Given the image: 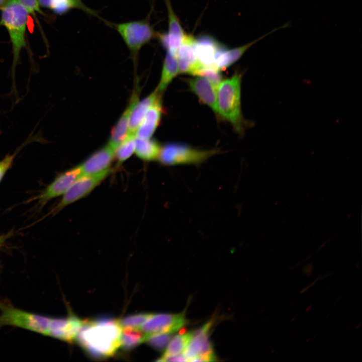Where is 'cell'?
Returning <instances> with one entry per match:
<instances>
[{
    "instance_id": "20",
    "label": "cell",
    "mask_w": 362,
    "mask_h": 362,
    "mask_svg": "<svg viewBox=\"0 0 362 362\" xmlns=\"http://www.w3.org/2000/svg\"><path fill=\"white\" fill-rule=\"evenodd\" d=\"M161 98V93L155 89L148 96L138 101L130 116L128 134H135L136 132L150 107Z\"/></svg>"
},
{
    "instance_id": "25",
    "label": "cell",
    "mask_w": 362,
    "mask_h": 362,
    "mask_svg": "<svg viewBox=\"0 0 362 362\" xmlns=\"http://www.w3.org/2000/svg\"><path fill=\"white\" fill-rule=\"evenodd\" d=\"M144 340V335L138 328H123L120 347L124 350H132Z\"/></svg>"
},
{
    "instance_id": "15",
    "label": "cell",
    "mask_w": 362,
    "mask_h": 362,
    "mask_svg": "<svg viewBox=\"0 0 362 362\" xmlns=\"http://www.w3.org/2000/svg\"><path fill=\"white\" fill-rule=\"evenodd\" d=\"M195 39L186 34L176 52L178 72L197 75L203 65L196 56L194 44Z\"/></svg>"
},
{
    "instance_id": "32",
    "label": "cell",
    "mask_w": 362,
    "mask_h": 362,
    "mask_svg": "<svg viewBox=\"0 0 362 362\" xmlns=\"http://www.w3.org/2000/svg\"><path fill=\"white\" fill-rule=\"evenodd\" d=\"M40 5L49 8L50 0H38Z\"/></svg>"
},
{
    "instance_id": "5",
    "label": "cell",
    "mask_w": 362,
    "mask_h": 362,
    "mask_svg": "<svg viewBox=\"0 0 362 362\" xmlns=\"http://www.w3.org/2000/svg\"><path fill=\"white\" fill-rule=\"evenodd\" d=\"M108 24L119 34L134 60L141 48L157 38L158 34L148 19L117 24L108 22Z\"/></svg>"
},
{
    "instance_id": "34",
    "label": "cell",
    "mask_w": 362,
    "mask_h": 362,
    "mask_svg": "<svg viewBox=\"0 0 362 362\" xmlns=\"http://www.w3.org/2000/svg\"><path fill=\"white\" fill-rule=\"evenodd\" d=\"M5 0H0V5L3 4Z\"/></svg>"
},
{
    "instance_id": "14",
    "label": "cell",
    "mask_w": 362,
    "mask_h": 362,
    "mask_svg": "<svg viewBox=\"0 0 362 362\" xmlns=\"http://www.w3.org/2000/svg\"><path fill=\"white\" fill-rule=\"evenodd\" d=\"M82 322L72 314L65 318H52L48 336L72 342L75 340Z\"/></svg>"
},
{
    "instance_id": "8",
    "label": "cell",
    "mask_w": 362,
    "mask_h": 362,
    "mask_svg": "<svg viewBox=\"0 0 362 362\" xmlns=\"http://www.w3.org/2000/svg\"><path fill=\"white\" fill-rule=\"evenodd\" d=\"M212 321H209L193 333V337L183 353L186 361H213L215 357L209 341V331Z\"/></svg>"
},
{
    "instance_id": "18",
    "label": "cell",
    "mask_w": 362,
    "mask_h": 362,
    "mask_svg": "<svg viewBox=\"0 0 362 362\" xmlns=\"http://www.w3.org/2000/svg\"><path fill=\"white\" fill-rule=\"evenodd\" d=\"M162 106L160 99L146 112L136 132V138H150L160 122Z\"/></svg>"
},
{
    "instance_id": "31",
    "label": "cell",
    "mask_w": 362,
    "mask_h": 362,
    "mask_svg": "<svg viewBox=\"0 0 362 362\" xmlns=\"http://www.w3.org/2000/svg\"><path fill=\"white\" fill-rule=\"evenodd\" d=\"M15 155H8L3 160L0 161V182L5 174L12 164Z\"/></svg>"
},
{
    "instance_id": "1",
    "label": "cell",
    "mask_w": 362,
    "mask_h": 362,
    "mask_svg": "<svg viewBox=\"0 0 362 362\" xmlns=\"http://www.w3.org/2000/svg\"><path fill=\"white\" fill-rule=\"evenodd\" d=\"M122 328L119 320L109 317L83 320L75 340L95 359L113 356L120 346Z\"/></svg>"
},
{
    "instance_id": "27",
    "label": "cell",
    "mask_w": 362,
    "mask_h": 362,
    "mask_svg": "<svg viewBox=\"0 0 362 362\" xmlns=\"http://www.w3.org/2000/svg\"><path fill=\"white\" fill-rule=\"evenodd\" d=\"M150 313H140L128 315L119 320L122 328H139L152 315Z\"/></svg>"
},
{
    "instance_id": "28",
    "label": "cell",
    "mask_w": 362,
    "mask_h": 362,
    "mask_svg": "<svg viewBox=\"0 0 362 362\" xmlns=\"http://www.w3.org/2000/svg\"><path fill=\"white\" fill-rule=\"evenodd\" d=\"M170 333H159L149 335L145 338L149 345L157 350L165 348L170 339Z\"/></svg>"
},
{
    "instance_id": "6",
    "label": "cell",
    "mask_w": 362,
    "mask_h": 362,
    "mask_svg": "<svg viewBox=\"0 0 362 362\" xmlns=\"http://www.w3.org/2000/svg\"><path fill=\"white\" fill-rule=\"evenodd\" d=\"M217 153L215 150H199L177 143H169L161 147L157 160L163 165L200 164Z\"/></svg>"
},
{
    "instance_id": "23",
    "label": "cell",
    "mask_w": 362,
    "mask_h": 362,
    "mask_svg": "<svg viewBox=\"0 0 362 362\" xmlns=\"http://www.w3.org/2000/svg\"><path fill=\"white\" fill-rule=\"evenodd\" d=\"M161 147L157 141L148 139L136 138L135 153L144 161L157 159Z\"/></svg>"
},
{
    "instance_id": "17",
    "label": "cell",
    "mask_w": 362,
    "mask_h": 362,
    "mask_svg": "<svg viewBox=\"0 0 362 362\" xmlns=\"http://www.w3.org/2000/svg\"><path fill=\"white\" fill-rule=\"evenodd\" d=\"M189 84L200 101L217 113V87L203 76L189 79Z\"/></svg>"
},
{
    "instance_id": "4",
    "label": "cell",
    "mask_w": 362,
    "mask_h": 362,
    "mask_svg": "<svg viewBox=\"0 0 362 362\" xmlns=\"http://www.w3.org/2000/svg\"><path fill=\"white\" fill-rule=\"evenodd\" d=\"M28 12L17 0H10L2 10L0 24L8 30L13 44V69L22 48L25 46V33Z\"/></svg>"
},
{
    "instance_id": "2",
    "label": "cell",
    "mask_w": 362,
    "mask_h": 362,
    "mask_svg": "<svg viewBox=\"0 0 362 362\" xmlns=\"http://www.w3.org/2000/svg\"><path fill=\"white\" fill-rule=\"evenodd\" d=\"M241 78L240 74L236 73L221 81L217 87V113L239 133L245 126L241 111Z\"/></svg>"
},
{
    "instance_id": "29",
    "label": "cell",
    "mask_w": 362,
    "mask_h": 362,
    "mask_svg": "<svg viewBox=\"0 0 362 362\" xmlns=\"http://www.w3.org/2000/svg\"><path fill=\"white\" fill-rule=\"evenodd\" d=\"M197 75L205 77L217 87L222 78L219 69L214 67L203 66Z\"/></svg>"
},
{
    "instance_id": "26",
    "label": "cell",
    "mask_w": 362,
    "mask_h": 362,
    "mask_svg": "<svg viewBox=\"0 0 362 362\" xmlns=\"http://www.w3.org/2000/svg\"><path fill=\"white\" fill-rule=\"evenodd\" d=\"M136 135L128 134L118 145L114 152V158L121 164L130 158L135 152Z\"/></svg>"
},
{
    "instance_id": "3",
    "label": "cell",
    "mask_w": 362,
    "mask_h": 362,
    "mask_svg": "<svg viewBox=\"0 0 362 362\" xmlns=\"http://www.w3.org/2000/svg\"><path fill=\"white\" fill-rule=\"evenodd\" d=\"M52 319L0 301V327L11 326L48 336Z\"/></svg>"
},
{
    "instance_id": "10",
    "label": "cell",
    "mask_w": 362,
    "mask_h": 362,
    "mask_svg": "<svg viewBox=\"0 0 362 362\" xmlns=\"http://www.w3.org/2000/svg\"><path fill=\"white\" fill-rule=\"evenodd\" d=\"M81 175L78 165L60 173L38 197L40 206H44L55 198L62 196Z\"/></svg>"
},
{
    "instance_id": "11",
    "label": "cell",
    "mask_w": 362,
    "mask_h": 362,
    "mask_svg": "<svg viewBox=\"0 0 362 362\" xmlns=\"http://www.w3.org/2000/svg\"><path fill=\"white\" fill-rule=\"evenodd\" d=\"M290 26V23L287 22L278 28H274L270 32L260 36L255 40L233 49H227L222 45H220L215 54L214 61V66L219 70L229 67L240 59L243 54L255 43L277 31L288 28Z\"/></svg>"
},
{
    "instance_id": "13",
    "label": "cell",
    "mask_w": 362,
    "mask_h": 362,
    "mask_svg": "<svg viewBox=\"0 0 362 362\" xmlns=\"http://www.w3.org/2000/svg\"><path fill=\"white\" fill-rule=\"evenodd\" d=\"M114 152L108 144L96 151L78 165L81 175H92L111 168Z\"/></svg>"
},
{
    "instance_id": "19",
    "label": "cell",
    "mask_w": 362,
    "mask_h": 362,
    "mask_svg": "<svg viewBox=\"0 0 362 362\" xmlns=\"http://www.w3.org/2000/svg\"><path fill=\"white\" fill-rule=\"evenodd\" d=\"M220 44L209 36H203L196 39L194 49L197 58L204 66L214 67L215 53Z\"/></svg>"
},
{
    "instance_id": "16",
    "label": "cell",
    "mask_w": 362,
    "mask_h": 362,
    "mask_svg": "<svg viewBox=\"0 0 362 362\" xmlns=\"http://www.w3.org/2000/svg\"><path fill=\"white\" fill-rule=\"evenodd\" d=\"M139 88L136 85V87L132 94L128 105L112 129L107 144L114 150L128 134L130 116L134 107L139 101Z\"/></svg>"
},
{
    "instance_id": "30",
    "label": "cell",
    "mask_w": 362,
    "mask_h": 362,
    "mask_svg": "<svg viewBox=\"0 0 362 362\" xmlns=\"http://www.w3.org/2000/svg\"><path fill=\"white\" fill-rule=\"evenodd\" d=\"M28 12L34 14L35 12L41 13L38 0H17Z\"/></svg>"
},
{
    "instance_id": "9",
    "label": "cell",
    "mask_w": 362,
    "mask_h": 362,
    "mask_svg": "<svg viewBox=\"0 0 362 362\" xmlns=\"http://www.w3.org/2000/svg\"><path fill=\"white\" fill-rule=\"evenodd\" d=\"M187 322L184 313L153 314L141 326V330L145 338L156 333L172 334L181 329Z\"/></svg>"
},
{
    "instance_id": "21",
    "label": "cell",
    "mask_w": 362,
    "mask_h": 362,
    "mask_svg": "<svg viewBox=\"0 0 362 362\" xmlns=\"http://www.w3.org/2000/svg\"><path fill=\"white\" fill-rule=\"evenodd\" d=\"M166 50V54L163 63L160 80L156 89L161 93L166 89L172 79L178 72L176 53L170 50Z\"/></svg>"
},
{
    "instance_id": "22",
    "label": "cell",
    "mask_w": 362,
    "mask_h": 362,
    "mask_svg": "<svg viewBox=\"0 0 362 362\" xmlns=\"http://www.w3.org/2000/svg\"><path fill=\"white\" fill-rule=\"evenodd\" d=\"M193 335L192 332L181 333L170 339L165 351L157 361H164L170 357L182 354Z\"/></svg>"
},
{
    "instance_id": "33",
    "label": "cell",
    "mask_w": 362,
    "mask_h": 362,
    "mask_svg": "<svg viewBox=\"0 0 362 362\" xmlns=\"http://www.w3.org/2000/svg\"><path fill=\"white\" fill-rule=\"evenodd\" d=\"M6 237H5V236L0 237V247H1V246H2V245L3 244V242H4V241L5 240Z\"/></svg>"
},
{
    "instance_id": "7",
    "label": "cell",
    "mask_w": 362,
    "mask_h": 362,
    "mask_svg": "<svg viewBox=\"0 0 362 362\" xmlns=\"http://www.w3.org/2000/svg\"><path fill=\"white\" fill-rule=\"evenodd\" d=\"M112 172V169L111 168L95 174L81 175L62 196L60 201L54 208V212H58L66 206L87 196Z\"/></svg>"
},
{
    "instance_id": "12",
    "label": "cell",
    "mask_w": 362,
    "mask_h": 362,
    "mask_svg": "<svg viewBox=\"0 0 362 362\" xmlns=\"http://www.w3.org/2000/svg\"><path fill=\"white\" fill-rule=\"evenodd\" d=\"M164 1L168 14V31L167 33H158L157 38L166 50H170L176 53L186 34L173 11L170 0Z\"/></svg>"
},
{
    "instance_id": "24",
    "label": "cell",
    "mask_w": 362,
    "mask_h": 362,
    "mask_svg": "<svg viewBox=\"0 0 362 362\" xmlns=\"http://www.w3.org/2000/svg\"><path fill=\"white\" fill-rule=\"evenodd\" d=\"M49 8L59 15L67 13L71 9H76L99 18L96 12L87 7L82 0H50Z\"/></svg>"
}]
</instances>
